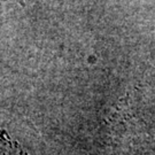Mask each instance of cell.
<instances>
[{
    "label": "cell",
    "mask_w": 155,
    "mask_h": 155,
    "mask_svg": "<svg viewBox=\"0 0 155 155\" xmlns=\"http://www.w3.org/2000/svg\"><path fill=\"white\" fill-rule=\"evenodd\" d=\"M20 148L11 145V140L8 141L5 136H0V155H18Z\"/></svg>",
    "instance_id": "obj_1"
}]
</instances>
